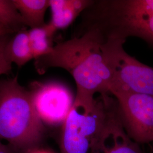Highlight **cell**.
<instances>
[{
  "label": "cell",
  "mask_w": 153,
  "mask_h": 153,
  "mask_svg": "<svg viewBox=\"0 0 153 153\" xmlns=\"http://www.w3.org/2000/svg\"><path fill=\"white\" fill-rule=\"evenodd\" d=\"M6 52L12 64H14L19 68L33 59L26 27L11 36L6 46Z\"/></svg>",
  "instance_id": "10"
},
{
  "label": "cell",
  "mask_w": 153,
  "mask_h": 153,
  "mask_svg": "<svg viewBox=\"0 0 153 153\" xmlns=\"http://www.w3.org/2000/svg\"><path fill=\"white\" fill-rule=\"evenodd\" d=\"M121 34L124 38L137 37L153 48V16H129L124 22Z\"/></svg>",
  "instance_id": "11"
},
{
  "label": "cell",
  "mask_w": 153,
  "mask_h": 153,
  "mask_svg": "<svg viewBox=\"0 0 153 153\" xmlns=\"http://www.w3.org/2000/svg\"><path fill=\"white\" fill-rule=\"evenodd\" d=\"M56 33L49 23L28 30L33 60L47 55L52 51L54 47L52 40Z\"/></svg>",
  "instance_id": "12"
},
{
  "label": "cell",
  "mask_w": 153,
  "mask_h": 153,
  "mask_svg": "<svg viewBox=\"0 0 153 153\" xmlns=\"http://www.w3.org/2000/svg\"><path fill=\"white\" fill-rule=\"evenodd\" d=\"M90 153H144L139 143L128 136L119 110L96 140Z\"/></svg>",
  "instance_id": "7"
},
{
  "label": "cell",
  "mask_w": 153,
  "mask_h": 153,
  "mask_svg": "<svg viewBox=\"0 0 153 153\" xmlns=\"http://www.w3.org/2000/svg\"><path fill=\"white\" fill-rule=\"evenodd\" d=\"M0 153H23L21 150L13 147L10 145L2 143L0 145Z\"/></svg>",
  "instance_id": "15"
},
{
  "label": "cell",
  "mask_w": 153,
  "mask_h": 153,
  "mask_svg": "<svg viewBox=\"0 0 153 153\" xmlns=\"http://www.w3.org/2000/svg\"><path fill=\"white\" fill-rule=\"evenodd\" d=\"M121 121L128 136L138 143L153 141V97L137 93L113 95Z\"/></svg>",
  "instance_id": "5"
},
{
  "label": "cell",
  "mask_w": 153,
  "mask_h": 153,
  "mask_svg": "<svg viewBox=\"0 0 153 153\" xmlns=\"http://www.w3.org/2000/svg\"><path fill=\"white\" fill-rule=\"evenodd\" d=\"M25 27H39L45 25V15L49 0H13Z\"/></svg>",
  "instance_id": "9"
},
{
  "label": "cell",
  "mask_w": 153,
  "mask_h": 153,
  "mask_svg": "<svg viewBox=\"0 0 153 153\" xmlns=\"http://www.w3.org/2000/svg\"><path fill=\"white\" fill-rule=\"evenodd\" d=\"M39 74L59 68L74 79V103H93L95 95L109 94L111 72L98 40L88 33L57 43L47 55L34 60Z\"/></svg>",
  "instance_id": "1"
},
{
  "label": "cell",
  "mask_w": 153,
  "mask_h": 153,
  "mask_svg": "<svg viewBox=\"0 0 153 153\" xmlns=\"http://www.w3.org/2000/svg\"><path fill=\"white\" fill-rule=\"evenodd\" d=\"M44 129L30 91L17 76L0 82V140L26 153L36 149Z\"/></svg>",
  "instance_id": "2"
},
{
  "label": "cell",
  "mask_w": 153,
  "mask_h": 153,
  "mask_svg": "<svg viewBox=\"0 0 153 153\" xmlns=\"http://www.w3.org/2000/svg\"><path fill=\"white\" fill-rule=\"evenodd\" d=\"M2 143V142H1V140H0V145H1V143Z\"/></svg>",
  "instance_id": "18"
},
{
  "label": "cell",
  "mask_w": 153,
  "mask_h": 153,
  "mask_svg": "<svg viewBox=\"0 0 153 153\" xmlns=\"http://www.w3.org/2000/svg\"><path fill=\"white\" fill-rule=\"evenodd\" d=\"M29 90L35 108L44 124L63 125L75 100L71 90L60 82L34 81Z\"/></svg>",
  "instance_id": "6"
},
{
  "label": "cell",
  "mask_w": 153,
  "mask_h": 153,
  "mask_svg": "<svg viewBox=\"0 0 153 153\" xmlns=\"http://www.w3.org/2000/svg\"><path fill=\"white\" fill-rule=\"evenodd\" d=\"M0 23L16 31L25 27L13 0H0Z\"/></svg>",
  "instance_id": "13"
},
{
  "label": "cell",
  "mask_w": 153,
  "mask_h": 153,
  "mask_svg": "<svg viewBox=\"0 0 153 153\" xmlns=\"http://www.w3.org/2000/svg\"><path fill=\"white\" fill-rule=\"evenodd\" d=\"M124 44L108 41L101 45L111 72L109 94L137 93L153 97V68L129 55Z\"/></svg>",
  "instance_id": "4"
},
{
  "label": "cell",
  "mask_w": 153,
  "mask_h": 153,
  "mask_svg": "<svg viewBox=\"0 0 153 153\" xmlns=\"http://www.w3.org/2000/svg\"><path fill=\"white\" fill-rule=\"evenodd\" d=\"M11 36L7 35L0 37V76L9 74L12 69V63L6 52V46Z\"/></svg>",
  "instance_id": "14"
},
{
  "label": "cell",
  "mask_w": 153,
  "mask_h": 153,
  "mask_svg": "<svg viewBox=\"0 0 153 153\" xmlns=\"http://www.w3.org/2000/svg\"><path fill=\"white\" fill-rule=\"evenodd\" d=\"M16 33V31L13 29L0 23V37L7 35H12Z\"/></svg>",
  "instance_id": "16"
},
{
  "label": "cell",
  "mask_w": 153,
  "mask_h": 153,
  "mask_svg": "<svg viewBox=\"0 0 153 153\" xmlns=\"http://www.w3.org/2000/svg\"><path fill=\"white\" fill-rule=\"evenodd\" d=\"M51 11L49 25L56 31L71 25L93 4L94 0H49Z\"/></svg>",
  "instance_id": "8"
},
{
  "label": "cell",
  "mask_w": 153,
  "mask_h": 153,
  "mask_svg": "<svg viewBox=\"0 0 153 153\" xmlns=\"http://www.w3.org/2000/svg\"><path fill=\"white\" fill-rule=\"evenodd\" d=\"M26 153H51L49 152H48L47 151H45V150H39L38 149H33L31 150H30L27 152H26Z\"/></svg>",
  "instance_id": "17"
},
{
  "label": "cell",
  "mask_w": 153,
  "mask_h": 153,
  "mask_svg": "<svg viewBox=\"0 0 153 153\" xmlns=\"http://www.w3.org/2000/svg\"><path fill=\"white\" fill-rule=\"evenodd\" d=\"M118 110L115 97L100 95L91 104L73 105L62 125L61 153H90L96 140Z\"/></svg>",
  "instance_id": "3"
}]
</instances>
